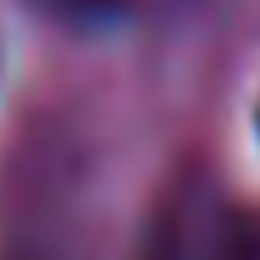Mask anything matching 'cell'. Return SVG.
Listing matches in <instances>:
<instances>
[{
    "label": "cell",
    "mask_w": 260,
    "mask_h": 260,
    "mask_svg": "<svg viewBox=\"0 0 260 260\" xmlns=\"http://www.w3.org/2000/svg\"><path fill=\"white\" fill-rule=\"evenodd\" d=\"M45 4H53V8L65 12V16H106V12H114L122 0H45Z\"/></svg>",
    "instance_id": "2"
},
{
    "label": "cell",
    "mask_w": 260,
    "mask_h": 260,
    "mask_svg": "<svg viewBox=\"0 0 260 260\" xmlns=\"http://www.w3.org/2000/svg\"><path fill=\"white\" fill-rule=\"evenodd\" d=\"M0 260H45V252L37 244H8L0 252Z\"/></svg>",
    "instance_id": "3"
},
{
    "label": "cell",
    "mask_w": 260,
    "mask_h": 260,
    "mask_svg": "<svg viewBox=\"0 0 260 260\" xmlns=\"http://www.w3.org/2000/svg\"><path fill=\"white\" fill-rule=\"evenodd\" d=\"M138 260H260V219L195 183H179L158 199Z\"/></svg>",
    "instance_id": "1"
},
{
    "label": "cell",
    "mask_w": 260,
    "mask_h": 260,
    "mask_svg": "<svg viewBox=\"0 0 260 260\" xmlns=\"http://www.w3.org/2000/svg\"><path fill=\"white\" fill-rule=\"evenodd\" d=\"M256 134H260V106H256Z\"/></svg>",
    "instance_id": "4"
}]
</instances>
